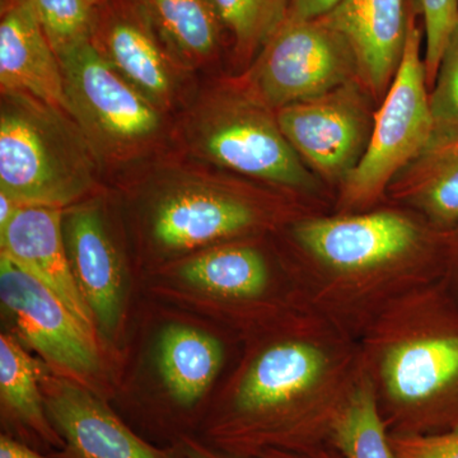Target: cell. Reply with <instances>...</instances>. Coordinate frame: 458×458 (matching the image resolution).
<instances>
[{
	"label": "cell",
	"instance_id": "cell-32",
	"mask_svg": "<svg viewBox=\"0 0 458 458\" xmlns=\"http://www.w3.org/2000/svg\"><path fill=\"white\" fill-rule=\"evenodd\" d=\"M259 458H344L335 445L331 443L315 445L298 451H271Z\"/></svg>",
	"mask_w": 458,
	"mask_h": 458
},
{
	"label": "cell",
	"instance_id": "cell-29",
	"mask_svg": "<svg viewBox=\"0 0 458 458\" xmlns=\"http://www.w3.org/2000/svg\"><path fill=\"white\" fill-rule=\"evenodd\" d=\"M443 255L445 269L442 282L458 300V225L443 232Z\"/></svg>",
	"mask_w": 458,
	"mask_h": 458
},
{
	"label": "cell",
	"instance_id": "cell-10",
	"mask_svg": "<svg viewBox=\"0 0 458 458\" xmlns=\"http://www.w3.org/2000/svg\"><path fill=\"white\" fill-rule=\"evenodd\" d=\"M0 300L13 315L22 339L50 363L72 373L98 372L95 334L31 274L0 255Z\"/></svg>",
	"mask_w": 458,
	"mask_h": 458
},
{
	"label": "cell",
	"instance_id": "cell-30",
	"mask_svg": "<svg viewBox=\"0 0 458 458\" xmlns=\"http://www.w3.org/2000/svg\"><path fill=\"white\" fill-rule=\"evenodd\" d=\"M343 0H292L289 17L297 20H318L330 13Z\"/></svg>",
	"mask_w": 458,
	"mask_h": 458
},
{
	"label": "cell",
	"instance_id": "cell-2",
	"mask_svg": "<svg viewBox=\"0 0 458 458\" xmlns=\"http://www.w3.org/2000/svg\"><path fill=\"white\" fill-rule=\"evenodd\" d=\"M289 236L298 297L355 339L394 301L443 278V232L418 214L307 216Z\"/></svg>",
	"mask_w": 458,
	"mask_h": 458
},
{
	"label": "cell",
	"instance_id": "cell-14",
	"mask_svg": "<svg viewBox=\"0 0 458 458\" xmlns=\"http://www.w3.org/2000/svg\"><path fill=\"white\" fill-rule=\"evenodd\" d=\"M267 221L261 207L225 190L186 188L165 198L153 236L168 250H190L250 233Z\"/></svg>",
	"mask_w": 458,
	"mask_h": 458
},
{
	"label": "cell",
	"instance_id": "cell-27",
	"mask_svg": "<svg viewBox=\"0 0 458 458\" xmlns=\"http://www.w3.org/2000/svg\"><path fill=\"white\" fill-rule=\"evenodd\" d=\"M424 18V62L432 87L448 36L458 20V0H418Z\"/></svg>",
	"mask_w": 458,
	"mask_h": 458
},
{
	"label": "cell",
	"instance_id": "cell-7",
	"mask_svg": "<svg viewBox=\"0 0 458 458\" xmlns=\"http://www.w3.org/2000/svg\"><path fill=\"white\" fill-rule=\"evenodd\" d=\"M205 158L282 188L312 192L315 176L295 153L276 117L252 96L228 95L205 108L194 131Z\"/></svg>",
	"mask_w": 458,
	"mask_h": 458
},
{
	"label": "cell",
	"instance_id": "cell-36",
	"mask_svg": "<svg viewBox=\"0 0 458 458\" xmlns=\"http://www.w3.org/2000/svg\"><path fill=\"white\" fill-rule=\"evenodd\" d=\"M8 2H12V0H8Z\"/></svg>",
	"mask_w": 458,
	"mask_h": 458
},
{
	"label": "cell",
	"instance_id": "cell-20",
	"mask_svg": "<svg viewBox=\"0 0 458 458\" xmlns=\"http://www.w3.org/2000/svg\"><path fill=\"white\" fill-rule=\"evenodd\" d=\"M158 369L172 399L192 408L221 370L225 352L218 339L195 328L172 325L159 337Z\"/></svg>",
	"mask_w": 458,
	"mask_h": 458
},
{
	"label": "cell",
	"instance_id": "cell-17",
	"mask_svg": "<svg viewBox=\"0 0 458 458\" xmlns=\"http://www.w3.org/2000/svg\"><path fill=\"white\" fill-rule=\"evenodd\" d=\"M2 93H25L68 113L59 56L29 0H12L0 22Z\"/></svg>",
	"mask_w": 458,
	"mask_h": 458
},
{
	"label": "cell",
	"instance_id": "cell-31",
	"mask_svg": "<svg viewBox=\"0 0 458 458\" xmlns=\"http://www.w3.org/2000/svg\"><path fill=\"white\" fill-rule=\"evenodd\" d=\"M179 447L188 458H245L219 450L209 443L190 436H183L180 439Z\"/></svg>",
	"mask_w": 458,
	"mask_h": 458
},
{
	"label": "cell",
	"instance_id": "cell-33",
	"mask_svg": "<svg viewBox=\"0 0 458 458\" xmlns=\"http://www.w3.org/2000/svg\"><path fill=\"white\" fill-rule=\"evenodd\" d=\"M0 458H47L25 443L18 442L7 434L0 437Z\"/></svg>",
	"mask_w": 458,
	"mask_h": 458
},
{
	"label": "cell",
	"instance_id": "cell-25",
	"mask_svg": "<svg viewBox=\"0 0 458 458\" xmlns=\"http://www.w3.org/2000/svg\"><path fill=\"white\" fill-rule=\"evenodd\" d=\"M42 31L57 55L92 40L95 5L89 0H29Z\"/></svg>",
	"mask_w": 458,
	"mask_h": 458
},
{
	"label": "cell",
	"instance_id": "cell-22",
	"mask_svg": "<svg viewBox=\"0 0 458 458\" xmlns=\"http://www.w3.org/2000/svg\"><path fill=\"white\" fill-rule=\"evenodd\" d=\"M174 63L199 66L218 49L222 23L210 0H137Z\"/></svg>",
	"mask_w": 458,
	"mask_h": 458
},
{
	"label": "cell",
	"instance_id": "cell-19",
	"mask_svg": "<svg viewBox=\"0 0 458 458\" xmlns=\"http://www.w3.org/2000/svg\"><path fill=\"white\" fill-rule=\"evenodd\" d=\"M40 364L9 335L0 336V394L3 414L18 436L54 452L64 439L54 428L41 390Z\"/></svg>",
	"mask_w": 458,
	"mask_h": 458
},
{
	"label": "cell",
	"instance_id": "cell-12",
	"mask_svg": "<svg viewBox=\"0 0 458 458\" xmlns=\"http://www.w3.org/2000/svg\"><path fill=\"white\" fill-rule=\"evenodd\" d=\"M60 208L21 205L0 229L2 255L47 285L95 334V318L75 282L69 262Z\"/></svg>",
	"mask_w": 458,
	"mask_h": 458
},
{
	"label": "cell",
	"instance_id": "cell-26",
	"mask_svg": "<svg viewBox=\"0 0 458 458\" xmlns=\"http://www.w3.org/2000/svg\"><path fill=\"white\" fill-rule=\"evenodd\" d=\"M429 92L433 132L429 143L458 138V20L448 36Z\"/></svg>",
	"mask_w": 458,
	"mask_h": 458
},
{
	"label": "cell",
	"instance_id": "cell-8",
	"mask_svg": "<svg viewBox=\"0 0 458 458\" xmlns=\"http://www.w3.org/2000/svg\"><path fill=\"white\" fill-rule=\"evenodd\" d=\"M355 81H360L357 59L342 33L324 18L288 17L261 50L249 95L278 111Z\"/></svg>",
	"mask_w": 458,
	"mask_h": 458
},
{
	"label": "cell",
	"instance_id": "cell-6",
	"mask_svg": "<svg viewBox=\"0 0 458 458\" xmlns=\"http://www.w3.org/2000/svg\"><path fill=\"white\" fill-rule=\"evenodd\" d=\"M57 56L68 114L96 156H132L158 137L161 110L114 71L92 40Z\"/></svg>",
	"mask_w": 458,
	"mask_h": 458
},
{
	"label": "cell",
	"instance_id": "cell-16",
	"mask_svg": "<svg viewBox=\"0 0 458 458\" xmlns=\"http://www.w3.org/2000/svg\"><path fill=\"white\" fill-rule=\"evenodd\" d=\"M75 282L95 321L111 333L122 316L123 282L119 256L96 205L73 208L63 222Z\"/></svg>",
	"mask_w": 458,
	"mask_h": 458
},
{
	"label": "cell",
	"instance_id": "cell-35",
	"mask_svg": "<svg viewBox=\"0 0 458 458\" xmlns=\"http://www.w3.org/2000/svg\"><path fill=\"white\" fill-rule=\"evenodd\" d=\"M90 3H92L93 5H98L99 2H102V0H89Z\"/></svg>",
	"mask_w": 458,
	"mask_h": 458
},
{
	"label": "cell",
	"instance_id": "cell-23",
	"mask_svg": "<svg viewBox=\"0 0 458 458\" xmlns=\"http://www.w3.org/2000/svg\"><path fill=\"white\" fill-rule=\"evenodd\" d=\"M331 445L344 458H396L364 372L337 423Z\"/></svg>",
	"mask_w": 458,
	"mask_h": 458
},
{
	"label": "cell",
	"instance_id": "cell-11",
	"mask_svg": "<svg viewBox=\"0 0 458 458\" xmlns=\"http://www.w3.org/2000/svg\"><path fill=\"white\" fill-rule=\"evenodd\" d=\"M45 406L64 439L50 458H188L150 445L117 417L104 401L63 377L41 372Z\"/></svg>",
	"mask_w": 458,
	"mask_h": 458
},
{
	"label": "cell",
	"instance_id": "cell-3",
	"mask_svg": "<svg viewBox=\"0 0 458 458\" xmlns=\"http://www.w3.org/2000/svg\"><path fill=\"white\" fill-rule=\"evenodd\" d=\"M358 340L390 436L458 428V300L442 280L394 301Z\"/></svg>",
	"mask_w": 458,
	"mask_h": 458
},
{
	"label": "cell",
	"instance_id": "cell-13",
	"mask_svg": "<svg viewBox=\"0 0 458 458\" xmlns=\"http://www.w3.org/2000/svg\"><path fill=\"white\" fill-rule=\"evenodd\" d=\"M93 44L123 80L159 110L170 106L176 89L172 59L137 0L96 14Z\"/></svg>",
	"mask_w": 458,
	"mask_h": 458
},
{
	"label": "cell",
	"instance_id": "cell-9",
	"mask_svg": "<svg viewBox=\"0 0 458 458\" xmlns=\"http://www.w3.org/2000/svg\"><path fill=\"white\" fill-rule=\"evenodd\" d=\"M360 86L355 81L276 111L280 131L295 153L328 182L342 185L369 146L373 122Z\"/></svg>",
	"mask_w": 458,
	"mask_h": 458
},
{
	"label": "cell",
	"instance_id": "cell-15",
	"mask_svg": "<svg viewBox=\"0 0 458 458\" xmlns=\"http://www.w3.org/2000/svg\"><path fill=\"white\" fill-rule=\"evenodd\" d=\"M322 18L351 45L361 87L385 98L405 49L406 0H343Z\"/></svg>",
	"mask_w": 458,
	"mask_h": 458
},
{
	"label": "cell",
	"instance_id": "cell-5",
	"mask_svg": "<svg viewBox=\"0 0 458 458\" xmlns=\"http://www.w3.org/2000/svg\"><path fill=\"white\" fill-rule=\"evenodd\" d=\"M423 33L410 17L403 59L373 117L369 146L340 185L339 214L369 212L432 140Z\"/></svg>",
	"mask_w": 458,
	"mask_h": 458
},
{
	"label": "cell",
	"instance_id": "cell-24",
	"mask_svg": "<svg viewBox=\"0 0 458 458\" xmlns=\"http://www.w3.org/2000/svg\"><path fill=\"white\" fill-rule=\"evenodd\" d=\"M222 26L236 41L237 51L252 56L264 49L284 25L292 0H210Z\"/></svg>",
	"mask_w": 458,
	"mask_h": 458
},
{
	"label": "cell",
	"instance_id": "cell-34",
	"mask_svg": "<svg viewBox=\"0 0 458 458\" xmlns=\"http://www.w3.org/2000/svg\"><path fill=\"white\" fill-rule=\"evenodd\" d=\"M20 207L21 204H18L16 200L9 198L4 192H0V229L7 225Z\"/></svg>",
	"mask_w": 458,
	"mask_h": 458
},
{
	"label": "cell",
	"instance_id": "cell-21",
	"mask_svg": "<svg viewBox=\"0 0 458 458\" xmlns=\"http://www.w3.org/2000/svg\"><path fill=\"white\" fill-rule=\"evenodd\" d=\"M181 276L219 300L262 302L273 289L267 259L255 247H216L183 265Z\"/></svg>",
	"mask_w": 458,
	"mask_h": 458
},
{
	"label": "cell",
	"instance_id": "cell-1",
	"mask_svg": "<svg viewBox=\"0 0 458 458\" xmlns=\"http://www.w3.org/2000/svg\"><path fill=\"white\" fill-rule=\"evenodd\" d=\"M207 428L209 445L245 458L331 443L361 375L360 340L303 306L276 322Z\"/></svg>",
	"mask_w": 458,
	"mask_h": 458
},
{
	"label": "cell",
	"instance_id": "cell-18",
	"mask_svg": "<svg viewBox=\"0 0 458 458\" xmlns=\"http://www.w3.org/2000/svg\"><path fill=\"white\" fill-rule=\"evenodd\" d=\"M393 200L405 205L438 232L458 225V138L429 143L394 177Z\"/></svg>",
	"mask_w": 458,
	"mask_h": 458
},
{
	"label": "cell",
	"instance_id": "cell-4",
	"mask_svg": "<svg viewBox=\"0 0 458 458\" xmlns=\"http://www.w3.org/2000/svg\"><path fill=\"white\" fill-rule=\"evenodd\" d=\"M96 161L71 114L25 93H2L0 192L63 209L92 188Z\"/></svg>",
	"mask_w": 458,
	"mask_h": 458
},
{
	"label": "cell",
	"instance_id": "cell-28",
	"mask_svg": "<svg viewBox=\"0 0 458 458\" xmlns=\"http://www.w3.org/2000/svg\"><path fill=\"white\" fill-rule=\"evenodd\" d=\"M396 458H458V428L432 434L390 436Z\"/></svg>",
	"mask_w": 458,
	"mask_h": 458
}]
</instances>
